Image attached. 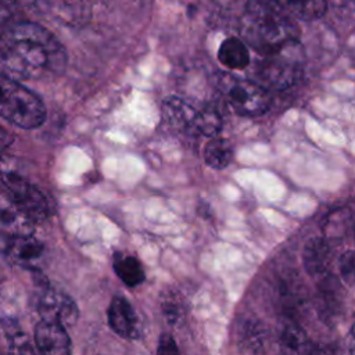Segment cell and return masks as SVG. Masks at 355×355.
Segmentation results:
<instances>
[{
  "label": "cell",
  "instance_id": "6da1fadb",
  "mask_svg": "<svg viewBox=\"0 0 355 355\" xmlns=\"http://www.w3.org/2000/svg\"><path fill=\"white\" fill-rule=\"evenodd\" d=\"M67 51L60 40L36 22H18L0 33V67L24 79L60 75Z\"/></svg>",
  "mask_w": 355,
  "mask_h": 355
},
{
  "label": "cell",
  "instance_id": "7a4b0ae2",
  "mask_svg": "<svg viewBox=\"0 0 355 355\" xmlns=\"http://www.w3.org/2000/svg\"><path fill=\"white\" fill-rule=\"evenodd\" d=\"M241 40L259 55L298 40L300 31L290 14L272 0H248L240 19Z\"/></svg>",
  "mask_w": 355,
  "mask_h": 355
},
{
  "label": "cell",
  "instance_id": "3957f363",
  "mask_svg": "<svg viewBox=\"0 0 355 355\" xmlns=\"http://www.w3.org/2000/svg\"><path fill=\"white\" fill-rule=\"evenodd\" d=\"M0 116L18 128L36 129L46 119V107L33 92L0 72Z\"/></svg>",
  "mask_w": 355,
  "mask_h": 355
},
{
  "label": "cell",
  "instance_id": "277c9868",
  "mask_svg": "<svg viewBox=\"0 0 355 355\" xmlns=\"http://www.w3.org/2000/svg\"><path fill=\"white\" fill-rule=\"evenodd\" d=\"M214 85L233 111L241 116H259L270 107L269 94L252 80L222 72L215 76Z\"/></svg>",
  "mask_w": 355,
  "mask_h": 355
},
{
  "label": "cell",
  "instance_id": "5b68a950",
  "mask_svg": "<svg viewBox=\"0 0 355 355\" xmlns=\"http://www.w3.org/2000/svg\"><path fill=\"white\" fill-rule=\"evenodd\" d=\"M257 71L262 82L270 87L282 90L295 85L302 75L300 42H291L270 54L261 55Z\"/></svg>",
  "mask_w": 355,
  "mask_h": 355
},
{
  "label": "cell",
  "instance_id": "8992f818",
  "mask_svg": "<svg viewBox=\"0 0 355 355\" xmlns=\"http://www.w3.org/2000/svg\"><path fill=\"white\" fill-rule=\"evenodd\" d=\"M0 191L31 222L40 220L49 214V204L44 196L11 169L0 168Z\"/></svg>",
  "mask_w": 355,
  "mask_h": 355
},
{
  "label": "cell",
  "instance_id": "52a82bcc",
  "mask_svg": "<svg viewBox=\"0 0 355 355\" xmlns=\"http://www.w3.org/2000/svg\"><path fill=\"white\" fill-rule=\"evenodd\" d=\"M35 304L40 319L57 322L65 327L72 326L79 315L73 300L49 284H40L37 287Z\"/></svg>",
  "mask_w": 355,
  "mask_h": 355
},
{
  "label": "cell",
  "instance_id": "ba28073f",
  "mask_svg": "<svg viewBox=\"0 0 355 355\" xmlns=\"http://www.w3.org/2000/svg\"><path fill=\"white\" fill-rule=\"evenodd\" d=\"M0 251L21 266H33L43 254V244L31 233H0Z\"/></svg>",
  "mask_w": 355,
  "mask_h": 355
},
{
  "label": "cell",
  "instance_id": "9c48e42d",
  "mask_svg": "<svg viewBox=\"0 0 355 355\" xmlns=\"http://www.w3.org/2000/svg\"><path fill=\"white\" fill-rule=\"evenodd\" d=\"M35 345L39 352L47 355H67L71 352V338L65 330V326L40 319L35 326Z\"/></svg>",
  "mask_w": 355,
  "mask_h": 355
},
{
  "label": "cell",
  "instance_id": "30bf717a",
  "mask_svg": "<svg viewBox=\"0 0 355 355\" xmlns=\"http://www.w3.org/2000/svg\"><path fill=\"white\" fill-rule=\"evenodd\" d=\"M108 324L119 337L135 340L141 333V323L135 308L123 297H114L107 311Z\"/></svg>",
  "mask_w": 355,
  "mask_h": 355
},
{
  "label": "cell",
  "instance_id": "8fae6325",
  "mask_svg": "<svg viewBox=\"0 0 355 355\" xmlns=\"http://www.w3.org/2000/svg\"><path fill=\"white\" fill-rule=\"evenodd\" d=\"M333 250L330 240L326 237L311 239L304 248V266L308 275L313 277H323L327 273V268L331 262Z\"/></svg>",
  "mask_w": 355,
  "mask_h": 355
},
{
  "label": "cell",
  "instance_id": "7c38bea8",
  "mask_svg": "<svg viewBox=\"0 0 355 355\" xmlns=\"http://www.w3.org/2000/svg\"><path fill=\"white\" fill-rule=\"evenodd\" d=\"M197 111L184 100L171 96L162 103L164 119L173 128L179 130H186L194 133V119Z\"/></svg>",
  "mask_w": 355,
  "mask_h": 355
},
{
  "label": "cell",
  "instance_id": "4fadbf2b",
  "mask_svg": "<svg viewBox=\"0 0 355 355\" xmlns=\"http://www.w3.org/2000/svg\"><path fill=\"white\" fill-rule=\"evenodd\" d=\"M218 60L229 69H244L250 64V51L241 39L227 37L219 46Z\"/></svg>",
  "mask_w": 355,
  "mask_h": 355
},
{
  "label": "cell",
  "instance_id": "5bb4252c",
  "mask_svg": "<svg viewBox=\"0 0 355 355\" xmlns=\"http://www.w3.org/2000/svg\"><path fill=\"white\" fill-rule=\"evenodd\" d=\"M112 268L116 276L128 286L136 287L144 282V269L135 255L116 252L112 258Z\"/></svg>",
  "mask_w": 355,
  "mask_h": 355
},
{
  "label": "cell",
  "instance_id": "9a60e30c",
  "mask_svg": "<svg viewBox=\"0 0 355 355\" xmlns=\"http://www.w3.org/2000/svg\"><path fill=\"white\" fill-rule=\"evenodd\" d=\"M293 18L313 21L324 15L327 0H272Z\"/></svg>",
  "mask_w": 355,
  "mask_h": 355
},
{
  "label": "cell",
  "instance_id": "2e32d148",
  "mask_svg": "<svg viewBox=\"0 0 355 355\" xmlns=\"http://www.w3.org/2000/svg\"><path fill=\"white\" fill-rule=\"evenodd\" d=\"M233 159V147L227 139L214 136L204 147V161L214 169L226 168Z\"/></svg>",
  "mask_w": 355,
  "mask_h": 355
},
{
  "label": "cell",
  "instance_id": "e0dca14e",
  "mask_svg": "<svg viewBox=\"0 0 355 355\" xmlns=\"http://www.w3.org/2000/svg\"><path fill=\"white\" fill-rule=\"evenodd\" d=\"M222 116L216 108L209 105L201 111H197L194 119V133H201L202 136L214 137L222 130Z\"/></svg>",
  "mask_w": 355,
  "mask_h": 355
},
{
  "label": "cell",
  "instance_id": "ac0fdd59",
  "mask_svg": "<svg viewBox=\"0 0 355 355\" xmlns=\"http://www.w3.org/2000/svg\"><path fill=\"white\" fill-rule=\"evenodd\" d=\"M282 347L290 352H306L309 351V340L305 331L297 324H287L280 334Z\"/></svg>",
  "mask_w": 355,
  "mask_h": 355
},
{
  "label": "cell",
  "instance_id": "d6986e66",
  "mask_svg": "<svg viewBox=\"0 0 355 355\" xmlns=\"http://www.w3.org/2000/svg\"><path fill=\"white\" fill-rule=\"evenodd\" d=\"M4 326V331L8 340V345H10V351L12 352H32L29 340L26 337V334L18 327V324H15L14 322H7V324L3 322Z\"/></svg>",
  "mask_w": 355,
  "mask_h": 355
},
{
  "label": "cell",
  "instance_id": "ffe728a7",
  "mask_svg": "<svg viewBox=\"0 0 355 355\" xmlns=\"http://www.w3.org/2000/svg\"><path fill=\"white\" fill-rule=\"evenodd\" d=\"M162 312L171 324L178 323L184 312L182 306V300H179L178 297L168 295L166 298L162 300Z\"/></svg>",
  "mask_w": 355,
  "mask_h": 355
},
{
  "label": "cell",
  "instance_id": "44dd1931",
  "mask_svg": "<svg viewBox=\"0 0 355 355\" xmlns=\"http://www.w3.org/2000/svg\"><path fill=\"white\" fill-rule=\"evenodd\" d=\"M355 263H354V252L349 250L347 252L343 254L341 259H340V272H341V276L344 279L345 283L348 284H352V279H354V268Z\"/></svg>",
  "mask_w": 355,
  "mask_h": 355
},
{
  "label": "cell",
  "instance_id": "7402d4cb",
  "mask_svg": "<svg viewBox=\"0 0 355 355\" xmlns=\"http://www.w3.org/2000/svg\"><path fill=\"white\" fill-rule=\"evenodd\" d=\"M158 354H179V348L173 340V337L171 334L164 333L159 340H158V348H157Z\"/></svg>",
  "mask_w": 355,
  "mask_h": 355
},
{
  "label": "cell",
  "instance_id": "603a6c76",
  "mask_svg": "<svg viewBox=\"0 0 355 355\" xmlns=\"http://www.w3.org/2000/svg\"><path fill=\"white\" fill-rule=\"evenodd\" d=\"M11 140H12V137L8 135V132L4 130V129L0 126V153L10 144Z\"/></svg>",
  "mask_w": 355,
  "mask_h": 355
},
{
  "label": "cell",
  "instance_id": "cb8c5ba5",
  "mask_svg": "<svg viewBox=\"0 0 355 355\" xmlns=\"http://www.w3.org/2000/svg\"><path fill=\"white\" fill-rule=\"evenodd\" d=\"M8 18H10V10L7 8L6 1L0 0V26L4 25Z\"/></svg>",
  "mask_w": 355,
  "mask_h": 355
},
{
  "label": "cell",
  "instance_id": "d4e9b609",
  "mask_svg": "<svg viewBox=\"0 0 355 355\" xmlns=\"http://www.w3.org/2000/svg\"><path fill=\"white\" fill-rule=\"evenodd\" d=\"M329 3H333L337 7H347L352 3V0H327V4Z\"/></svg>",
  "mask_w": 355,
  "mask_h": 355
},
{
  "label": "cell",
  "instance_id": "484cf974",
  "mask_svg": "<svg viewBox=\"0 0 355 355\" xmlns=\"http://www.w3.org/2000/svg\"><path fill=\"white\" fill-rule=\"evenodd\" d=\"M1 351H3V349H1V341H0V352H1Z\"/></svg>",
  "mask_w": 355,
  "mask_h": 355
}]
</instances>
